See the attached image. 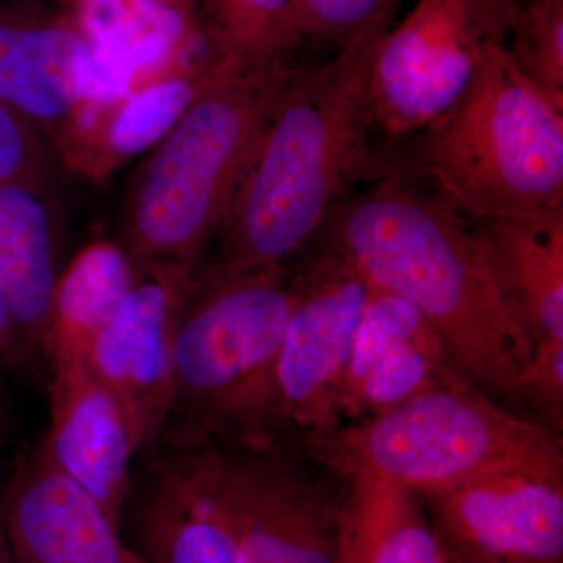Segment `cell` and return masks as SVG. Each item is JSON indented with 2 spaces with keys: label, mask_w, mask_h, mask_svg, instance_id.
<instances>
[{
  "label": "cell",
  "mask_w": 563,
  "mask_h": 563,
  "mask_svg": "<svg viewBox=\"0 0 563 563\" xmlns=\"http://www.w3.org/2000/svg\"><path fill=\"white\" fill-rule=\"evenodd\" d=\"M313 242L413 306L462 384L540 421L531 344L504 307L473 222L450 203L404 174H390L336 203Z\"/></svg>",
  "instance_id": "cell-1"
},
{
  "label": "cell",
  "mask_w": 563,
  "mask_h": 563,
  "mask_svg": "<svg viewBox=\"0 0 563 563\" xmlns=\"http://www.w3.org/2000/svg\"><path fill=\"white\" fill-rule=\"evenodd\" d=\"M373 32L292 70L250 172L199 274L279 268L313 242L336 203L398 173L374 131Z\"/></svg>",
  "instance_id": "cell-2"
},
{
  "label": "cell",
  "mask_w": 563,
  "mask_h": 563,
  "mask_svg": "<svg viewBox=\"0 0 563 563\" xmlns=\"http://www.w3.org/2000/svg\"><path fill=\"white\" fill-rule=\"evenodd\" d=\"M296 68L222 60L152 150L133 177L120 220V246L141 272L195 279Z\"/></svg>",
  "instance_id": "cell-3"
},
{
  "label": "cell",
  "mask_w": 563,
  "mask_h": 563,
  "mask_svg": "<svg viewBox=\"0 0 563 563\" xmlns=\"http://www.w3.org/2000/svg\"><path fill=\"white\" fill-rule=\"evenodd\" d=\"M396 172L470 221L563 209V111L490 41L459 101L395 155Z\"/></svg>",
  "instance_id": "cell-4"
},
{
  "label": "cell",
  "mask_w": 563,
  "mask_h": 563,
  "mask_svg": "<svg viewBox=\"0 0 563 563\" xmlns=\"http://www.w3.org/2000/svg\"><path fill=\"white\" fill-rule=\"evenodd\" d=\"M290 310L288 265L192 279L177 312L172 412L157 444L274 439V366Z\"/></svg>",
  "instance_id": "cell-5"
},
{
  "label": "cell",
  "mask_w": 563,
  "mask_h": 563,
  "mask_svg": "<svg viewBox=\"0 0 563 563\" xmlns=\"http://www.w3.org/2000/svg\"><path fill=\"white\" fill-rule=\"evenodd\" d=\"M155 446L220 514L244 563H342L354 483L342 444L272 439Z\"/></svg>",
  "instance_id": "cell-6"
},
{
  "label": "cell",
  "mask_w": 563,
  "mask_h": 563,
  "mask_svg": "<svg viewBox=\"0 0 563 563\" xmlns=\"http://www.w3.org/2000/svg\"><path fill=\"white\" fill-rule=\"evenodd\" d=\"M354 473L418 493L562 453L558 432L510 412L459 380L374 415L343 435Z\"/></svg>",
  "instance_id": "cell-7"
},
{
  "label": "cell",
  "mask_w": 563,
  "mask_h": 563,
  "mask_svg": "<svg viewBox=\"0 0 563 563\" xmlns=\"http://www.w3.org/2000/svg\"><path fill=\"white\" fill-rule=\"evenodd\" d=\"M288 266L291 310L274 366L273 435L336 440L344 379L374 285L347 258L318 242Z\"/></svg>",
  "instance_id": "cell-8"
},
{
  "label": "cell",
  "mask_w": 563,
  "mask_h": 563,
  "mask_svg": "<svg viewBox=\"0 0 563 563\" xmlns=\"http://www.w3.org/2000/svg\"><path fill=\"white\" fill-rule=\"evenodd\" d=\"M515 0H420L379 41L369 80L374 131L395 155L463 95L490 41L507 46Z\"/></svg>",
  "instance_id": "cell-9"
},
{
  "label": "cell",
  "mask_w": 563,
  "mask_h": 563,
  "mask_svg": "<svg viewBox=\"0 0 563 563\" xmlns=\"http://www.w3.org/2000/svg\"><path fill=\"white\" fill-rule=\"evenodd\" d=\"M563 454L418 493L444 563H563Z\"/></svg>",
  "instance_id": "cell-10"
},
{
  "label": "cell",
  "mask_w": 563,
  "mask_h": 563,
  "mask_svg": "<svg viewBox=\"0 0 563 563\" xmlns=\"http://www.w3.org/2000/svg\"><path fill=\"white\" fill-rule=\"evenodd\" d=\"M191 282L174 272H143L88 354L91 372L120 404L139 455L157 444L172 412L174 333Z\"/></svg>",
  "instance_id": "cell-11"
},
{
  "label": "cell",
  "mask_w": 563,
  "mask_h": 563,
  "mask_svg": "<svg viewBox=\"0 0 563 563\" xmlns=\"http://www.w3.org/2000/svg\"><path fill=\"white\" fill-rule=\"evenodd\" d=\"M504 307L533 352L532 391L563 393V209L472 221Z\"/></svg>",
  "instance_id": "cell-12"
},
{
  "label": "cell",
  "mask_w": 563,
  "mask_h": 563,
  "mask_svg": "<svg viewBox=\"0 0 563 563\" xmlns=\"http://www.w3.org/2000/svg\"><path fill=\"white\" fill-rule=\"evenodd\" d=\"M90 33L80 18L0 5V101L57 146L87 99Z\"/></svg>",
  "instance_id": "cell-13"
},
{
  "label": "cell",
  "mask_w": 563,
  "mask_h": 563,
  "mask_svg": "<svg viewBox=\"0 0 563 563\" xmlns=\"http://www.w3.org/2000/svg\"><path fill=\"white\" fill-rule=\"evenodd\" d=\"M10 563H143L120 526L43 451L25 455L3 499Z\"/></svg>",
  "instance_id": "cell-14"
},
{
  "label": "cell",
  "mask_w": 563,
  "mask_h": 563,
  "mask_svg": "<svg viewBox=\"0 0 563 563\" xmlns=\"http://www.w3.org/2000/svg\"><path fill=\"white\" fill-rule=\"evenodd\" d=\"M49 372L51 424L40 450L121 528L139 455L128 420L87 363Z\"/></svg>",
  "instance_id": "cell-15"
},
{
  "label": "cell",
  "mask_w": 563,
  "mask_h": 563,
  "mask_svg": "<svg viewBox=\"0 0 563 563\" xmlns=\"http://www.w3.org/2000/svg\"><path fill=\"white\" fill-rule=\"evenodd\" d=\"M221 62L213 52H185L128 95L85 102L55 151L77 173L109 176L172 132Z\"/></svg>",
  "instance_id": "cell-16"
},
{
  "label": "cell",
  "mask_w": 563,
  "mask_h": 563,
  "mask_svg": "<svg viewBox=\"0 0 563 563\" xmlns=\"http://www.w3.org/2000/svg\"><path fill=\"white\" fill-rule=\"evenodd\" d=\"M454 380L459 379L444 361L442 344L422 314L398 296L374 287L352 347L342 415L385 412Z\"/></svg>",
  "instance_id": "cell-17"
},
{
  "label": "cell",
  "mask_w": 563,
  "mask_h": 563,
  "mask_svg": "<svg viewBox=\"0 0 563 563\" xmlns=\"http://www.w3.org/2000/svg\"><path fill=\"white\" fill-rule=\"evenodd\" d=\"M133 468L136 536L143 563H244L235 539L209 499L162 448Z\"/></svg>",
  "instance_id": "cell-18"
},
{
  "label": "cell",
  "mask_w": 563,
  "mask_h": 563,
  "mask_svg": "<svg viewBox=\"0 0 563 563\" xmlns=\"http://www.w3.org/2000/svg\"><path fill=\"white\" fill-rule=\"evenodd\" d=\"M58 277V240L47 191L27 185L0 187V291L25 363L43 351Z\"/></svg>",
  "instance_id": "cell-19"
},
{
  "label": "cell",
  "mask_w": 563,
  "mask_h": 563,
  "mask_svg": "<svg viewBox=\"0 0 563 563\" xmlns=\"http://www.w3.org/2000/svg\"><path fill=\"white\" fill-rule=\"evenodd\" d=\"M141 277L120 243L98 240L74 255L52 298L41 351L49 369L88 362L92 343Z\"/></svg>",
  "instance_id": "cell-20"
},
{
  "label": "cell",
  "mask_w": 563,
  "mask_h": 563,
  "mask_svg": "<svg viewBox=\"0 0 563 563\" xmlns=\"http://www.w3.org/2000/svg\"><path fill=\"white\" fill-rule=\"evenodd\" d=\"M342 563H444V559L415 493L354 473Z\"/></svg>",
  "instance_id": "cell-21"
},
{
  "label": "cell",
  "mask_w": 563,
  "mask_h": 563,
  "mask_svg": "<svg viewBox=\"0 0 563 563\" xmlns=\"http://www.w3.org/2000/svg\"><path fill=\"white\" fill-rule=\"evenodd\" d=\"M203 32L222 60L247 68H296L307 47L291 0H201Z\"/></svg>",
  "instance_id": "cell-22"
},
{
  "label": "cell",
  "mask_w": 563,
  "mask_h": 563,
  "mask_svg": "<svg viewBox=\"0 0 563 563\" xmlns=\"http://www.w3.org/2000/svg\"><path fill=\"white\" fill-rule=\"evenodd\" d=\"M507 49L544 98L563 111V0H515Z\"/></svg>",
  "instance_id": "cell-23"
},
{
  "label": "cell",
  "mask_w": 563,
  "mask_h": 563,
  "mask_svg": "<svg viewBox=\"0 0 563 563\" xmlns=\"http://www.w3.org/2000/svg\"><path fill=\"white\" fill-rule=\"evenodd\" d=\"M402 0H291L307 44L335 52L373 32H388Z\"/></svg>",
  "instance_id": "cell-24"
},
{
  "label": "cell",
  "mask_w": 563,
  "mask_h": 563,
  "mask_svg": "<svg viewBox=\"0 0 563 563\" xmlns=\"http://www.w3.org/2000/svg\"><path fill=\"white\" fill-rule=\"evenodd\" d=\"M54 154L49 141L16 110L0 101V187L27 185L47 191Z\"/></svg>",
  "instance_id": "cell-25"
},
{
  "label": "cell",
  "mask_w": 563,
  "mask_h": 563,
  "mask_svg": "<svg viewBox=\"0 0 563 563\" xmlns=\"http://www.w3.org/2000/svg\"><path fill=\"white\" fill-rule=\"evenodd\" d=\"M22 365L27 363L22 352L20 335L5 298L0 291V398H2L7 377Z\"/></svg>",
  "instance_id": "cell-26"
},
{
  "label": "cell",
  "mask_w": 563,
  "mask_h": 563,
  "mask_svg": "<svg viewBox=\"0 0 563 563\" xmlns=\"http://www.w3.org/2000/svg\"><path fill=\"white\" fill-rule=\"evenodd\" d=\"M140 2L151 3L166 11L184 18V20L198 22L196 18V0H140Z\"/></svg>",
  "instance_id": "cell-27"
},
{
  "label": "cell",
  "mask_w": 563,
  "mask_h": 563,
  "mask_svg": "<svg viewBox=\"0 0 563 563\" xmlns=\"http://www.w3.org/2000/svg\"><path fill=\"white\" fill-rule=\"evenodd\" d=\"M11 435H13V424L9 410L3 407L2 398H0V455L10 444Z\"/></svg>",
  "instance_id": "cell-28"
},
{
  "label": "cell",
  "mask_w": 563,
  "mask_h": 563,
  "mask_svg": "<svg viewBox=\"0 0 563 563\" xmlns=\"http://www.w3.org/2000/svg\"><path fill=\"white\" fill-rule=\"evenodd\" d=\"M0 563H10L9 555H7L5 544L2 542V537H0Z\"/></svg>",
  "instance_id": "cell-29"
}]
</instances>
